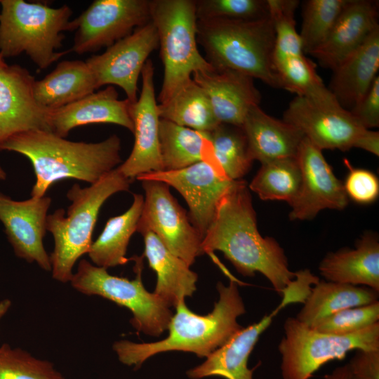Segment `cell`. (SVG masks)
Wrapping results in <instances>:
<instances>
[{
	"label": "cell",
	"instance_id": "obj_6",
	"mask_svg": "<svg viewBox=\"0 0 379 379\" xmlns=\"http://www.w3.org/2000/svg\"><path fill=\"white\" fill-rule=\"evenodd\" d=\"M72 11L66 4L53 8L47 3L0 1V54L4 58L25 53L45 69L68 50L58 52L69 31Z\"/></svg>",
	"mask_w": 379,
	"mask_h": 379
},
{
	"label": "cell",
	"instance_id": "obj_20",
	"mask_svg": "<svg viewBox=\"0 0 379 379\" xmlns=\"http://www.w3.org/2000/svg\"><path fill=\"white\" fill-rule=\"evenodd\" d=\"M378 4L347 0L326 39L310 55L324 67L335 69L379 27Z\"/></svg>",
	"mask_w": 379,
	"mask_h": 379
},
{
	"label": "cell",
	"instance_id": "obj_38",
	"mask_svg": "<svg viewBox=\"0 0 379 379\" xmlns=\"http://www.w3.org/2000/svg\"><path fill=\"white\" fill-rule=\"evenodd\" d=\"M197 20H252L268 16L267 0H197Z\"/></svg>",
	"mask_w": 379,
	"mask_h": 379
},
{
	"label": "cell",
	"instance_id": "obj_37",
	"mask_svg": "<svg viewBox=\"0 0 379 379\" xmlns=\"http://www.w3.org/2000/svg\"><path fill=\"white\" fill-rule=\"evenodd\" d=\"M267 4L275 34L273 62L304 54L295 21V11L299 1L267 0Z\"/></svg>",
	"mask_w": 379,
	"mask_h": 379
},
{
	"label": "cell",
	"instance_id": "obj_13",
	"mask_svg": "<svg viewBox=\"0 0 379 379\" xmlns=\"http://www.w3.org/2000/svg\"><path fill=\"white\" fill-rule=\"evenodd\" d=\"M158 47L157 31L150 20L107 47L104 53L93 55L86 62L98 88L104 85L118 86L134 104L138 100L139 76L149 55Z\"/></svg>",
	"mask_w": 379,
	"mask_h": 379
},
{
	"label": "cell",
	"instance_id": "obj_22",
	"mask_svg": "<svg viewBox=\"0 0 379 379\" xmlns=\"http://www.w3.org/2000/svg\"><path fill=\"white\" fill-rule=\"evenodd\" d=\"M250 155L261 164L295 158L304 134L293 125L265 112L259 105L247 113L241 126Z\"/></svg>",
	"mask_w": 379,
	"mask_h": 379
},
{
	"label": "cell",
	"instance_id": "obj_21",
	"mask_svg": "<svg viewBox=\"0 0 379 379\" xmlns=\"http://www.w3.org/2000/svg\"><path fill=\"white\" fill-rule=\"evenodd\" d=\"M132 103L119 100L116 88L108 86L60 108L49 109L50 131L66 138L74 128L91 124H113L133 132Z\"/></svg>",
	"mask_w": 379,
	"mask_h": 379
},
{
	"label": "cell",
	"instance_id": "obj_9",
	"mask_svg": "<svg viewBox=\"0 0 379 379\" xmlns=\"http://www.w3.org/2000/svg\"><path fill=\"white\" fill-rule=\"evenodd\" d=\"M284 329L278 346L283 379H310L323 365L343 359L349 351L379 348V322L351 334L333 335L288 317Z\"/></svg>",
	"mask_w": 379,
	"mask_h": 379
},
{
	"label": "cell",
	"instance_id": "obj_42",
	"mask_svg": "<svg viewBox=\"0 0 379 379\" xmlns=\"http://www.w3.org/2000/svg\"><path fill=\"white\" fill-rule=\"evenodd\" d=\"M347 365L350 379H379V348L357 350Z\"/></svg>",
	"mask_w": 379,
	"mask_h": 379
},
{
	"label": "cell",
	"instance_id": "obj_43",
	"mask_svg": "<svg viewBox=\"0 0 379 379\" xmlns=\"http://www.w3.org/2000/svg\"><path fill=\"white\" fill-rule=\"evenodd\" d=\"M355 147L364 149L376 156L379 154V133L366 129L359 138Z\"/></svg>",
	"mask_w": 379,
	"mask_h": 379
},
{
	"label": "cell",
	"instance_id": "obj_7",
	"mask_svg": "<svg viewBox=\"0 0 379 379\" xmlns=\"http://www.w3.org/2000/svg\"><path fill=\"white\" fill-rule=\"evenodd\" d=\"M150 20L157 31L164 69L157 98L161 104L190 81L193 73L214 67L197 47L194 1H150Z\"/></svg>",
	"mask_w": 379,
	"mask_h": 379
},
{
	"label": "cell",
	"instance_id": "obj_17",
	"mask_svg": "<svg viewBox=\"0 0 379 379\" xmlns=\"http://www.w3.org/2000/svg\"><path fill=\"white\" fill-rule=\"evenodd\" d=\"M142 88L137 101L132 105L134 144L129 157L117 168L127 178L164 171L159 148L160 117L154 86V66L149 59L141 72Z\"/></svg>",
	"mask_w": 379,
	"mask_h": 379
},
{
	"label": "cell",
	"instance_id": "obj_33",
	"mask_svg": "<svg viewBox=\"0 0 379 379\" xmlns=\"http://www.w3.org/2000/svg\"><path fill=\"white\" fill-rule=\"evenodd\" d=\"M282 88L319 102H338L316 70L315 64L305 54L274 62Z\"/></svg>",
	"mask_w": 379,
	"mask_h": 379
},
{
	"label": "cell",
	"instance_id": "obj_18",
	"mask_svg": "<svg viewBox=\"0 0 379 379\" xmlns=\"http://www.w3.org/2000/svg\"><path fill=\"white\" fill-rule=\"evenodd\" d=\"M35 78L18 65H0V145L11 137L33 130L50 131L49 109L34 94Z\"/></svg>",
	"mask_w": 379,
	"mask_h": 379
},
{
	"label": "cell",
	"instance_id": "obj_26",
	"mask_svg": "<svg viewBox=\"0 0 379 379\" xmlns=\"http://www.w3.org/2000/svg\"><path fill=\"white\" fill-rule=\"evenodd\" d=\"M144 239L143 257L157 274L154 293L171 307L191 297L197 290L198 276L182 259L171 253L151 231L141 234Z\"/></svg>",
	"mask_w": 379,
	"mask_h": 379
},
{
	"label": "cell",
	"instance_id": "obj_39",
	"mask_svg": "<svg viewBox=\"0 0 379 379\" xmlns=\"http://www.w3.org/2000/svg\"><path fill=\"white\" fill-rule=\"evenodd\" d=\"M379 322V302L346 308L319 321L310 328L328 334L347 335Z\"/></svg>",
	"mask_w": 379,
	"mask_h": 379
},
{
	"label": "cell",
	"instance_id": "obj_23",
	"mask_svg": "<svg viewBox=\"0 0 379 379\" xmlns=\"http://www.w3.org/2000/svg\"><path fill=\"white\" fill-rule=\"evenodd\" d=\"M283 307L258 322L243 328L220 347L200 365L190 369L187 375L192 379L218 376L226 379H253V371L248 368V360L260 335L270 326L272 318Z\"/></svg>",
	"mask_w": 379,
	"mask_h": 379
},
{
	"label": "cell",
	"instance_id": "obj_40",
	"mask_svg": "<svg viewBox=\"0 0 379 379\" xmlns=\"http://www.w3.org/2000/svg\"><path fill=\"white\" fill-rule=\"evenodd\" d=\"M350 169L343 185L347 197L359 204H370L374 201L379 194V182L372 172L362 168H354L347 160Z\"/></svg>",
	"mask_w": 379,
	"mask_h": 379
},
{
	"label": "cell",
	"instance_id": "obj_16",
	"mask_svg": "<svg viewBox=\"0 0 379 379\" xmlns=\"http://www.w3.org/2000/svg\"><path fill=\"white\" fill-rule=\"evenodd\" d=\"M51 201L48 196L16 201L0 192V222L14 253L47 272L51 264L44 238Z\"/></svg>",
	"mask_w": 379,
	"mask_h": 379
},
{
	"label": "cell",
	"instance_id": "obj_25",
	"mask_svg": "<svg viewBox=\"0 0 379 379\" xmlns=\"http://www.w3.org/2000/svg\"><path fill=\"white\" fill-rule=\"evenodd\" d=\"M328 281L369 287L379 292V242L375 234H364L356 248L328 253L319 264Z\"/></svg>",
	"mask_w": 379,
	"mask_h": 379
},
{
	"label": "cell",
	"instance_id": "obj_29",
	"mask_svg": "<svg viewBox=\"0 0 379 379\" xmlns=\"http://www.w3.org/2000/svg\"><path fill=\"white\" fill-rule=\"evenodd\" d=\"M378 296L379 292L367 286L319 281L295 318L310 327L342 310L378 301Z\"/></svg>",
	"mask_w": 379,
	"mask_h": 379
},
{
	"label": "cell",
	"instance_id": "obj_3",
	"mask_svg": "<svg viewBox=\"0 0 379 379\" xmlns=\"http://www.w3.org/2000/svg\"><path fill=\"white\" fill-rule=\"evenodd\" d=\"M219 298L213 310L199 315L188 309L185 300L175 307L167 329L168 336L152 343H135L120 340L114 343L112 349L118 359L128 366L139 368L149 357L165 352H192L199 357H207L226 343L242 329L237 318L246 309L237 283L231 279L227 286L217 284Z\"/></svg>",
	"mask_w": 379,
	"mask_h": 379
},
{
	"label": "cell",
	"instance_id": "obj_5",
	"mask_svg": "<svg viewBox=\"0 0 379 379\" xmlns=\"http://www.w3.org/2000/svg\"><path fill=\"white\" fill-rule=\"evenodd\" d=\"M131 182L117 167L88 187L74 184L67 192L70 204L66 213L63 208H58L48 215L46 230L54 241L50 259L55 280L70 281L76 262L90 250L103 204L114 194L128 191Z\"/></svg>",
	"mask_w": 379,
	"mask_h": 379
},
{
	"label": "cell",
	"instance_id": "obj_46",
	"mask_svg": "<svg viewBox=\"0 0 379 379\" xmlns=\"http://www.w3.org/2000/svg\"><path fill=\"white\" fill-rule=\"evenodd\" d=\"M7 175L5 170L0 165V180H4L6 179Z\"/></svg>",
	"mask_w": 379,
	"mask_h": 379
},
{
	"label": "cell",
	"instance_id": "obj_8",
	"mask_svg": "<svg viewBox=\"0 0 379 379\" xmlns=\"http://www.w3.org/2000/svg\"><path fill=\"white\" fill-rule=\"evenodd\" d=\"M143 258H131L135 262L133 279L112 275L107 269L81 259L69 283L81 293L98 295L128 309L133 315L131 324L137 331L159 336L167 330L173 314L166 302L145 288L142 281Z\"/></svg>",
	"mask_w": 379,
	"mask_h": 379
},
{
	"label": "cell",
	"instance_id": "obj_15",
	"mask_svg": "<svg viewBox=\"0 0 379 379\" xmlns=\"http://www.w3.org/2000/svg\"><path fill=\"white\" fill-rule=\"evenodd\" d=\"M296 161L301 173L299 192L290 206L291 220H309L323 209H343L348 203L343 184L335 177L322 151L307 138L302 140Z\"/></svg>",
	"mask_w": 379,
	"mask_h": 379
},
{
	"label": "cell",
	"instance_id": "obj_10",
	"mask_svg": "<svg viewBox=\"0 0 379 379\" xmlns=\"http://www.w3.org/2000/svg\"><path fill=\"white\" fill-rule=\"evenodd\" d=\"M149 21V0H95L70 20L69 32H74V37L69 53H95Z\"/></svg>",
	"mask_w": 379,
	"mask_h": 379
},
{
	"label": "cell",
	"instance_id": "obj_45",
	"mask_svg": "<svg viewBox=\"0 0 379 379\" xmlns=\"http://www.w3.org/2000/svg\"><path fill=\"white\" fill-rule=\"evenodd\" d=\"M11 306V301L8 298L0 301V319L8 312Z\"/></svg>",
	"mask_w": 379,
	"mask_h": 379
},
{
	"label": "cell",
	"instance_id": "obj_36",
	"mask_svg": "<svg viewBox=\"0 0 379 379\" xmlns=\"http://www.w3.org/2000/svg\"><path fill=\"white\" fill-rule=\"evenodd\" d=\"M0 379H67L50 361L29 352L0 345Z\"/></svg>",
	"mask_w": 379,
	"mask_h": 379
},
{
	"label": "cell",
	"instance_id": "obj_35",
	"mask_svg": "<svg viewBox=\"0 0 379 379\" xmlns=\"http://www.w3.org/2000/svg\"><path fill=\"white\" fill-rule=\"evenodd\" d=\"M347 0H307L299 33L304 54L310 55L326 39Z\"/></svg>",
	"mask_w": 379,
	"mask_h": 379
},
{
	"label": "cell",
	"instance_id": "obj_24",
	"mask_svg": "<svg viewBox=\"0 0 379 379\" xmlns=\"http://www.w3.org/2000/svg\"><path fill=\"white\" fill-rule=\"evenodd\" d=\"M379 68V27L333 70L328 90L339 105L350 111L377 77Z\"/></svg>",
	"mask_w": 379,
	"mask_h": 379
},
{
	"label": "cell",
	"instance_id": "obj_32",
	"mask_svg": "<svg viewBox=\"0 0 379 379\" xmlns=\"http://www.w3.org/2000/svg\"><path fill=\"white\" fill-rule=\"evenodd\" d=\"M300 183L296 159L286 158L261 164L249 188L262 200L284 201L290 205L299 192Z\"/></svg>",
	"mask_w": 379,
	"mask_h": 379
},
{
	"label": "cell",
	"instance_id": "obj_14",
	"mask_svg": "<svg viewBox=\"0 0 379 379\" xmlns=\"http://www.w3.org/2000/svg\"><path fill=\"white\" fill-rule=\"evenodd\" d=\"M283 120L298 128L321 151L355 147L366 130L338 102H314L298 95L290 102Z\"/></svg>",
	"mask_w": 379,
	"mask_h": 379
},
{
	"label": "cell",
	"instance_id": "obj_11",
	"mask_svg": "<svg viewBox=\"0 0 379 379\" xmlns=\"http://www.w3.org/2000/svg\"><path fill=\"white\" fill-rule=\"evenodd\" d=\"M140 181L145 197L136 232H152L171 253L191 266L201 255V237L171 194L169 185L154 180Z\"/></svg>",
	"mask_w": 379,
	"mask_h": 379
},
{
	"label": "cell",
	"instance_id": "obj_28",
	"mask_svg": "<svg viewBox=\"0 0 379 379\" xmlns=\"http://www.w3.org/2000/svg\"><path fill=\"white\" fill-rule=\"evenodd\" d=\"M159 137L164 171L182 169L199 161L221 168L214 156L208 132L160 119Z\"/></svg>",
	"mask_w": 379,
	"mask_h": 379
},
{
	"label": "cell",
	"instance_id": "obj_44",
	"mask_svg": "<svg viewBox=\"0 0 379 379\" xmlns=\"http://www.w3.org/2000/svg\"><path fill=\"white\" fill-rule=\"evenodd\" d=\"M324 379H350L347 365L335 368L331 373L325 375Z\"/></svg>",
	"mask_w": 379,
	"mask_h": 379
},
{
	"label": "cell",
	"instance_id": "obj_4",
	"mask_svg": "<svg viewBox=\"0 0 379 379\" xmlns=\"http://www.w3.org/2000/svg\"><path fill=\"white\" fill-rule=\"evenodd\" d=\"M197 39L215 69H229L282 88L274 69L275 34L268 16L252 20H197Z\"/></svg>",
	"mask_w": 379,
	"mask_h": 379
},
{
	"label": "cell",
	"instance_id": "obj_41",
	"mask_svg": "<svg viewBox=\"0 0 379 379\" xmlns=\"http://www.w3.org/2000/svg\"><path fill=\"white\" fill-rule=\"evenodd\" d=\"M354 118L364 128L379 126V77L373 81L364 97L350 111Z\"/></svg>",
	"mask_w": 379,
	"mask_h": 379
},
{
	"label": "cell",
	"instance_id": "obj_27",
	"mask_svg": "<svg viewBox=\"0 0 379 379\" xmlns=\"http://www.w3.org/2000/svg\"><path fill=\"white\" fill-rule=\"evenodd\" d=\"M98 88L91 69L86 61L80 60H62L43 79L34 83L35 99L47 109L64 107Z\"/></svg>",
	"mask_w": 379,
	"mask_h": 379
},
{
	"label": "cell",
	"instance_id": "obj_30",
	"mask_svg": "<svg viewBox=\"0 0 379 379\" xmlns=\"http://www.w3.org/2000/svg\"><path fill=\"white\" fill-rule=\"evenodd\" d=\"M144 204V197L133 194L130 208L124 213L110 218L97 238L93 241L88 255L93 264L105 269L126 264L127 248L136 232Z\"/></svg>",
	"mask_w": 379,
	"mask_h": 379
},
{
	"label": "cell",
	"instance_id": "obj_31",
	"mask_svg": "<svg viewBox=\"0 0 379 379\" xmlns=\"http://www.w3.org/2000/svg\"><path fill=\"white\" fill-rule=\"evenodd\" d=\"M158 112L160 119L201 132H210L220 124L207 95L192 78L158 104Z\"/></svg>",
	"mask_w": 379,
	"mask_h": 379
},
{
	"label": "cell",
	"instance_id": "obj_1",
	"mask_svg": "<svg viewBox=\"0 0 379 379\" xmlns=\"http://www.w3.org/2000/svg\"><path fill=\"white\" fill-rule=\"evenodd\" d=\"M201 251V255L222 252L243 276L262 274L279 295L295 278L278 242L260 234L250 191L244 180H237L220 201Z\"/></svg>",
	"mask_w": 379,
	"mask_h": 379
},
{
	"label": "cell",
	"instance_id": "obj_47",
	"mask_svg": "<svg viewBox=\"0 0 379 379\" xmlns=\"http://www.w3.org/2000/svg\"><path fill=\"white\" fill-rule=\"evenodd\" d=\"M5 60H4V58L1 56V55L0 54V65L1 64H4L5 63Z\"/></svg>",
	"mask_w": 379,
	"mask_h": 379
},
{
	"label": "cell",
	"instance_id": "obj_2",
	"mask_svg": "<svg viewBox=\"0 0 379 379\" xmlns=\"http://www.w3.org/2000/svg\"><path fill=\"white\" fill-rule=\"evenodd\" d=\"M0 150L17 152L30 161L36 177L33 198L44 197L52 185L63 179L93 184L122 162L121 140L115 134L100 142H86L33 130L11 137Z\"/></svg>",
	"mask_w": 379,
	"mask_h": 379
},
{
	"label": "cell",
	"instance_id": "obj_12",
	"mask_svg": "<svg viewBox=\"0 0 379 379\" xmlns=\"http://www.w3.org/2000/svg\"><path fill=\"white\" fill-rule=\"evenodd\" d=\"M136 179L161 181L180 192L188 205L190 222L202 240L220 201L237 181L229 179L221 168L206 161L179 170L151 172Z\"/></svg>",
	"mask_w": 379,
	"mask_h": 379
},
{
	"label": "cell",
	"instance_id": "obj_34",
	"mask_svg": "<svg viewBox=\"0 0 379 379\" xmlns=\"http://www.w3.org/2000/svg\"><path fill=\"white\" fill-rule=\"evenodd\" d=\"M208 135L214 156L225 175L232 180H241L253 162L242 128L219 124Z\"/></svg>",
	"mask_w": 379,
	"mask_h": 379
},
{
	"label": "cell",
	"instance_id": "obj_19",
	"mask_svg": "<svg viewBox=\"0 0 379 379\" xmlns=\"http://www.w3.org/2000/svg\"><path fill=\"white\" fill-rule=\"evenodd\" d=\"M192 79L207 95L220 124L241 127L248 111L259 105L261 96L253 79L237 71H198Z\"/></svg>",
	"mask_w": 379,
	"mask_h": 379
}]
</instances>
